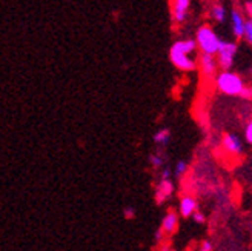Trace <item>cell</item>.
<instances>
[{"label": "cell", "instance_id": "52a82bcc", "mask_svg": "<svg viewBox=\"0 0 252 251\" xmlns=\"http://www.w3.org/2000/svg\"><path fill=\"white\" fill-rule=\"evenodd\" d=\"M229 20H231V30L235 39H243L245 36V28H246V16L242 9L238 8H232L231 14H229Z\"/></svg>", "mask_w": 252, "mask_h": 251}, {"label": "cell", "instance_id": "8fae6325", "mask_svg": "<svg viewBox=\"0 0 252 251\" xmlns=\"http://www.w3.org/2000/svg\"><path fill=\"white\" fill-rule=\"evenodd\" d=\"M197 210V200L192 196H183L180 199V215L183 217H191Z\"/></svg>", "mask_w": 252, "mask_h": 251}, {"label": "cell", "instance_id": "ac0fdd59", "mask_svg": "<svg viewBox=\"0 0 252 251\" xmlns=\"http://www.w3.org/2000/svg\"><path fill=\"white\" fill-rule=\"evenodd\" d=\"M240 97L245 99V100H252V86H248V85H246V86L243 88V91H242Z\"/></svg>", "mask_w": 252, "mask_h": 251}, {"label": "cell", "instance_id": "30bf717a", "mask_svg": "<svg viewBox=\"0 0 252 251\" xmlns=\"http://www.w3.org/2000/svg\"><path fill=\"white\" fill-rule=\"evenodd\" d=\"M172 191H174V185L171 179H160V183L157 185L156 190V200L158 204H163L172 194Z\"/></svg>", "mask_w": 252, "mask_h": 251}, {"label": "cell", "instance_id": "277c9868", "mask_svg": "<svg viewBox=\"0 0 252 251\" xmlns=\"http://www.w3.org/2000/svg\"><path fill=\"white\" fill-rule=\"evenodd\" d=\"M238 53V45L235 42H229V40H221L220 48L217 51V60H219V65L220 70H231L235 57Z\"/></svg>", "mask_w": 252, "mask_h": 251}, {"label": "cell", "instance_id": "9c48e42d", "mask_svg": "<svg viewBox=\"0 0 252 251\" xmlns=\"http://www.w3.org/2000/svg\"><path fill=\"white\" fill-rule=\"evenodd\" d=\"M160 228L165 231L166 236L177 231V228H179V215H177V213L168 211L166 216L163 217V220H161V227Z\"/></svg>", "mask_w": 252, "mask_h": 251}, {"label": "cell", "instance_id": "7c38bea8", "mask_svg": "<svg viewBox=\"0 0 252 251\" xmlns=\"http://www.w3.org/2000/svg\"><path fill=\"white\" fill-rule=\"evenodd\" d=\"M209 16L216 23H224L226 19H228V11H226L224 5L214 3L209 9Z\"/></svg>", "mask_w": 252, "mask_h": 251}, {"label": "cell", "instance_id": "9a60e30c", "mask_svg": "<svg viewBox=\"0 0 252 251\" xmlns=\"http://www.w3.org/2000/svg\"><path fill=\"white\" fill-rule=\"evenodd\" d=\"M243 39H246V42L252 46V19H248L246 20V28H245Z\"/></svg>", "mask_w": 252, "mask_h": 251}, {"label": "cell", "instance_id": "ba28073f", "mask_svg": "<svg viewBox=\"0 0 252 251\" xmlns=\"http://www.w3.org/2000/svg\"><path fill=\"white\" fill-rule=\"evenodd\" d=\"M189 9H191V0H172L171 11H172V20L182 25L189 17Z\"/></svg>", "mask_w": 252, "mask_h": 251}, {"label": "cell", "instance_id": "7a4b0ae2", "mask_svg": "<svg viewBox=\"0 0 252 251\" xmlns=\"http://www.w3.org/2000/svg\"><path fill=\"white\" fill-rule=\"evenodd\" d=\"M212 80H214V86L221 94L229 97H240L243 88L246 86L243 77L232 70H220Z\"/></svg>", "mask_w": 252, "mask_h": 251}, {"label": "cell", "instance_id": "8992f818", "mask_svg": "<svg viewBox=\"0 0 252 251\" xmlns=\"http://www.w3.org/2000/svg\"><path fill=\"white\" fill-rule=\"evenodd\" d=\"M221 148L224 149L229 156L238 157L243 153V142L240 139V136L235 133H226L221 139Z\"/></svg>", "mask_w": 252, "mask_h": 251}, {"label": "cell", "instance_id": "cb8c5ba5", "mask_svg": "<svg viewBox=\"0 0 252 251\" xmlns=\"http://www.w3.org/2000/svg\"><path fill=\"white\" fill-rule=\"evenodd\" d=\"M160 179H171V170L169 168H163L161 174H160Z\"/></svg>", "mask_w": 252, "mask_h": 251}, {"label": "cell", "instance_id": "ffe728a7", "mask_svg": "<svg viewBox=\"0 0 252 251\" xmlns=\"http://www.w3.org/2000/svg\"><path fill=\"white\" fill-rule=\"evenodd\" d=\"M123 215H125L126 219H132V217L135 216V210H134L132 207H126V208L123 210Z\"/></svg>", "mask_w": 252, "mask_h": 251}, {"label": "cell", "instance_id": "2e32d148", "mask_svg": "<svg viewBox=\"0 0 252 251\" xmlns=\"http://www.w3.org/2000/svg\"><path fill=\"white\" fill-rule=\"evenodd\" d=\"M186 171H188V164H186V162L185 160L177 162V165H175V168H174V174L177 176V178H180V176H183Z\"/></svg>", "mask_w": 252, "mask_h": 251}, {"label": "cell", "instance_id": "5bb4252c", "mask_svg": "<svg viewBox=\"0 0 252 251\" xmlns=\"http://www.w3.org/2000/svg\"><path fill=\"white\" fill-rule=\"evenodd\" d=\"M149 162H151V165H153V168L158 170V168H161L163 165H165V157H163L161 154H151Z\"/></svg>", "mask_w": 252, "mask_h": 251}, {"label": "cell", "instance_id": "44dd1931", "mask_svg": "<svg viewBox=\"0 0 252 251\" xmlns=\"http://www.w3.org/2000/svg\"><path fill=\"white\" fill-rule=\"evenodd\" d=\"M243 12H245V16H248V19H252V2H246L245 3Z\"/></svg>", "mask_w": 252, "mask_h": 251}, {"label": "cell", "instance_id": "603a6c76", "mask_svg": "<svg viewBox=\"0 0 252 251\" xmlns=\"http://www.w3.org/2000/svg\"><path fill=\"white\" fill-rule=\"evenodd\" d=\"M200 251H212V244L209 241H205L200 245Z\"/></svg>", "mask_w": 252, "mask_h": 251}, {"label": "cell", "instance_id": "6da1fadb", "mask_svg": "<svg viewBox=\"0 0 252 251\" xmlns=\"http://www.w3.org/2000/svg\"><path fill=\"white\" fill-rule=\"evenodd\" d=\"M197 43L194 39H182L174 42L169 49V59L172 65L185 72L197 70Z\"/></svg>", "mask_w": 252, "mask_h": 251}, {"label": "cell", "instance_id": "d6986e66", "mask_svg": "<svg viewBox=\"0 0 252 251\" xmlns=\"http://www.w3.org/2000/svg\"><path fill=\"white\" fill-rule=\"evenodd\" d=\"M192 219H194L197 223H203V222H205V215H203V213H200L198 210H195V211L192 213Z\"/></svg>", "mask_w": 252, "mask_h": 251}, {"label": "cell", "instance_id": "7402d4cb", "mask_svg": "<svg viewBox=\"0 0 252 251\" xmlns=\"http://www.w3.org/2000/svg\"><path fill=\"white\" fill-rule=\"evenodd\" d=\"M165 236H166L165 231H163L161 228H158L154 237H156V241H157V242H163V239H165Z\"/></svg>", "mask_w": 252, "mask_h": 251}, {"label": "cell", "instance_id": "4fadbf2b", "mask_svg": "<svg viewBox=\"0 0 252 251\" xmlns=\"http://www.w3.org/2000/svg\"><path fill=\"white\" fill-rule=\"evenodd\" d=\"M171 141V131L168 128H163V130H158L154 136V142L158 145V146H166Z\"/></svg>", "mask_w": 252, "mask_h": 251}, {"label": "cell", "instance_id": "e0dca14e", "mask_svg": "<svg viewBox=\"0 0 252 251\" xmlns=\"http://www.w3.org/2000/svg\"><path fill=\"white\" fill-rule=\"evenodd\" d=\"M245 139L249 145H252V119L246 123V127H245Z\"/></svg>", "mask_w": 252, "mask_h": 251}, {"label": "cell", "instance_id": "5b68a950", "mask_svg": "<svg viewBox=\"0 0 252 251\" xmlns=\"http://www.w3.org/2000/svg\"><path fill=\"white\" fill-rule=\"evenodd\" d=\"M197 68L200 70L201 76H203L205 79L212 80L214 77H216V74L220 71V65H219L217 56L200 53L198 57H197Z\"/></svg>", "mask_w": 252, "mask_h": 251}, {"label": "cell", "instance_id": "3957f363", "mask_svg": "<svg viewBox=\"0 0 252 251\" xmlns=\"http://www.w3.org/2000/svg\"><path fill=\"white\" fill-rule=\"evenodd\" d=\"M194 40L197 43V48L200 53L216 56L223 39L216 33V30L212 28V25L203 23L197 28Z\"/></svg>", "mask_w": 252, "mask_h": 251}]
</instances>
